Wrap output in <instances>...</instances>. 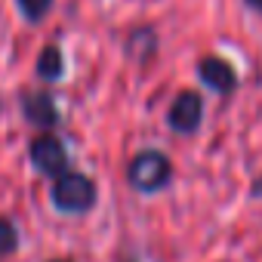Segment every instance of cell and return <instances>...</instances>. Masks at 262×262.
Instances as JSON below:
<instances>
[{
    "mask_svg": "<svg viewBox=\"0 0 262 262\" xmlns=\"http://www.w3.org/2000/svg\"><path fill=\"white\" fill-rule=\"evenodd\" d=\"M37 74H40L43 80L62 77V53H59V47H47V50L40 53V59H37Z\"/></svg>",
    "mask_w": 262,
    "mask_h": 262,
    "instance_id": "cell-7",
    "label": "cell"
},
{
    "mask_svg": "<svg viewBox=\"0 0 262 262\" xmlns=\"http://www.w3.org/2000/svg\"><path fill=\"white\" fill-rule=\"evenodd\" d=\"M19 244V231L10 219H0V253H13Z\"/></svg>",
    "mask_w": 262,
    "mask_h": 262,
    "instance_id": "cell-8",
    "label": "cell"
},
{
    "mask_svg": "<svg viewBox=\"0 0 262 262\" xmlns=\"http://www.w3.org/2000/svg\"><path fill=\"white\" fill-rule=\"evenodd\" d=\"M22 111L34 126H56L59 123V111L50 99V93H28L22 96Z\"/></svg>",
    "mask_w": 262,
    "mask_h": 262,
    "instance_id": "cell-6",
    "label": "cell"
},
{
    "mask_svg": "<svg viewBox=\"0 0 262 262\" xmlns=\"http://www.w3.org/2000/svg\"><path fill=\"white\" fill-rule=\"evenodd\" d=\"M198 71H201V80H204L210 90H216V93H231V90L237 86V74H234V68H231L225 59L207 56Z\"/></svg>",
    "mask_w": 262,
    "mask_h": 262,
    "instance_id": "cell-5",
    "label": "cell"
},
{
    "mask_svg": "<svg viewBox=\"0 0 262 262\" xmlns=\"http://www.w3.org/2000/svg\"><path fill=\"white\" fill-rule=\"evenodd\" d=\"M19 7H22V13H25L31 22H40V19L50 13L53 0H19Z\"/></svg>",
    "mask_w": 262,
    "mask_h": 262,
    "instance_id": "cell-9",
    "label": "cell"
},
{
    "mask_svg": "<svg viewBox=\"0 0 262 262\" xmlns=\"http://www.w3.org/2000/svg\"><path fill=\"white\" fill-rule=\"evenodd\" d=\"M31 164L47 176H59L68 167V155L56 136H37L31 142Z\"/></svg>",
    "mask_w": 262,
    "mask_h": 262,
    "instance_id": "cell-4",
    "label": "cell"
},
{
    "mask_svg": "<svg viewBox=\"0 0 262 262\" xmlns=\"http://www.w3.org/2000/svg\"><path fill=\"white\" fill-rule=\"evenodd\" d=\"M53 204L65 213H86L96 204V185L83 173H59L53 185Z\"/></svg>",
    "mask_w": 262,
    "mask_h": 262,
    "instance_id": "cell-1",
    "label": "cell"
},
{
    "mask_svg": "<svg viewBox=\"0 0 262 262\" xmlns=\"http://www.w3.org/2000/svg\"><path fill=\"white\" fill-rule=\"evenodd\" d=\"M247 7H253L256 13H262V0H247Z\"/></svg>",
    "mask_w": 262,
    "mask_h": 262,
    "instance_id": "cell-10",
    "label": "cell"
},
{
    "mask_svg": "<svg viewBox=\"0 0 262 262\" xmlns=\"http://www.w3.org/2000/svg\"><path fill=\"white\" fill-rule=\"evenodd\" d=\"M201 114H204L201 96L191 93V90H185V93H179V96L173 99L167 120H170V126L176 129V133H194V129L201 126Z\"/></svg>",
    "mask_w": 262,
    "mask_h": 262,
    "instance_id": "cell-3",
    "label": "cell"
},
{
    "mask_svg": "<svg viewBox=\"0 0 262 262\" xmlns=\"http://www.w3.org/2000/svg\"><path fill=\"white\" fill-rule=\"evenodd\" d=\"M173 176V167L167 155L161 151H142L129 161V182L139 191H161Z\"/></svg>",
    "mask_w": 262,
    "mask_h": 262,
    "instance_id": "cell-2",
    "label": "cell"
}]
</instances>
